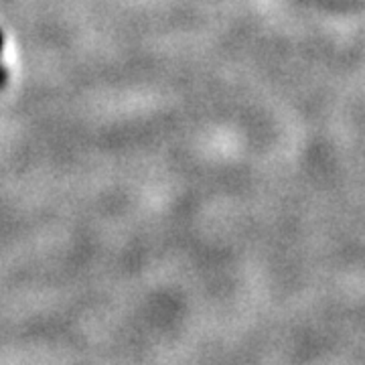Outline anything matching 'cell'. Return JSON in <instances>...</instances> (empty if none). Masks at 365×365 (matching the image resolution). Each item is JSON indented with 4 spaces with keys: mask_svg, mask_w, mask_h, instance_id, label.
I'll use <instances>...</instances> for the list:
<instances>
[{
    "mask_svg": "<svg viewBox=\"0 0 365 365\" xmlns=\"http://www.w3.org/2000/svg\"><path fill=\"white\" fill-rule=\"evenodd\" d=\"M0 49H2V35H0Z\"/></svg>",
    "mask_w": 365,
    "mask_h": 365,
    "instance_id": "cell-1",
    "label": "cell"
}]
</instances>
